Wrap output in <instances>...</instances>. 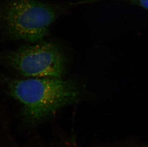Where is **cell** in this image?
<instances>
[{
    "label": "cell",
    "instance_id": "obj_2",
    "mask_svg": "<svg viewBox=\"0 0 148 147\" xmlns=\"http://www.w3.org/2000/svg\"><path fill=\"white\" fill-rule=\"evenodd\" d=\"M80 1L51 3L42 0L0 1V39L36 43L44 40L58 18Z\"/></svg>",
    "mask_w": 148,
    "mask_h": 147
},
{
    "label": "cell",
    "instance_id": "obj_5",
    "mask_svg": "<svg viewBox=\"0 0 148 147\" xmlns=\"http://www.w3.org/2000/svg\"><path fill=\"white\" fill-rule=\"evenodd\" d=\"M97 147H108V146H106V145H103V146H98Z\"/></svg>",
    "mask_w": 148,
    "mask_h": 147
},
{
    "label": "cell",
    "instance_id": "obj_1",
    "mask_svg": "<svg viewBox=\"0 0 148 147\" xmlns=\"http://www.w3.org/2000/svg\"><path fill=\"white\" fill-rule=\"evenodd\" d=\"M0 84L5 93L19 104L21 115L31 124L84 100L88 93L84 82L76 78H19L0 72Z\"/></svg>",
    "mask_w": 148,
    "mask_h": 147
},
{
    "label": "cell",
    "instance_id": "obj_3",
    "mask_svg": "<svg viewBox=\"0 0 148 147\" xmlns=\"http://www.w3.org/2000/svg\"><path fill=\"white\" fill-rule=\"evenodd\" d=\"M0 65L24 78H63L69 60L60 44L44 40L1 52Z\"/></svg>",
    "mask_w": 148,
    "mask_h": 147
},
{
    "label": "cell",
    "instance_id": "obj_4",
    "mask_svg": "<svg viewBox=\"0 0 148 147\" xmlns=\"http://www.w3.org/2000/svg\"><path fill=\"white\" fill-rule=\"evenodd\" d=\"M108 1H124L135 5L138 6L148 10V0H84L85 4H92L94 3Z\"/></svg>",
    "mask_w": 148,
    "mask_h": 147
}]
</instances>
